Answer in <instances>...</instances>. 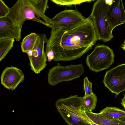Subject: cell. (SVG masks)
<instances>
[{
  "instance_id": "e0dca14e",
  "label": "cell",
  "mask_w": 125,
  "mask_h": 125,
  "mask_svg": "<svg viewBox=\"0 0 125 125\" xmlns=\"http://www.w3.org/2000/svg\"><path fill=\"white\" fill-rule=\"evenodd\" d=\"M84 97L83 108L85 112L92 111L94 110L96 106L97 97L93 93V94Z\"/></svg>"
},
{
  "instance_id": "ac0fdd59",
  "label": "cell",
  "mask_w": 125,
  "mask_h": 125,
  "mask_svg": "<svg viewBox=\"0 0 125 125\" xmlns=\"http://www.w3.org/2000/svg\"><path fill=\"white\" fill-rule=\"evenodd\" d=\"M52 2L59 5H79L83 3L90 2L93 0H51Z\"/></svg>"
},
{
  "instance_id": "ba28073f",
  "label": "cell",
  "mask_w": 125,
  "mask_h": 125,
  "mask_svg": "<svg viewBox=\"0 0 125 125\" xmlns=\"http://www.w3.org/2000/svg\"><path fill=\"white\" fill-rule=\"evenodd\" d=\"M103 83L109 90L116 97L125 91V63L119 65L107 71Z\"/></svg>"
},
{
  "instance_id": "7402d4cb",
  "label": "cell",
  "mask_w": 125,
  "mask_h": 125,
  "mask_svg": "<svg viewBox=\"0 0 125 125\" xmlns=\"http://www.w3.org/2000/svg\"><path fill=\"white\" fill-rule=\"evenodd\" d=\"M121 104L125 109V94L124 95V98L122 99Z\"/></svg>"
},
{
  "instance_id": "d4e9b609",
  "label": "cell",
  "mask_w": 125,
  "mask_h": 125,
  "mask_svg": "<svg viewBox=\"0 0 125 125\" xmlns=\"http://www.w3.org/2000/svg\"><path fill=\"white\" fill-rule=\"evenodd\" d=\"M123 43L125 44V39Z\"/></svg>"
},
{
  "instance_id": "8fae6325",
  "label": "cell",
  "mask_w": 125,
  "mask_h": 125,
  "mask_svg": "<svg viewBox=\"0 0 125 125\" xmlns=\"http://www.w3.org/2000/svg\"><path fill=\"white\" fill-rule=\"evenodd\" d=\"M107 21L112 31L117 26L125 23V10L121 0H113L106 13Z\"/></svg>"
},
{
  "instance_id": "52a82bcc",
  "label": "cell",
  "mask_w": 125,
  "mask_h": 125,
  "mask_svg": "<svg viewBox=\"0 0 125 125\" xmlns=\"http://www.w3.org/2000/svg\"><path fill=\"white\" fill-rule=\"evenodd\" d=\"M47 40L45 34L38 35L34 46L27 53L31 69L36 74L40 73L47 66V58L44 46Z\"/></svg>"
},
{
  "instance_id": "2e32d148",
  "label": "cell",
  "mask_w": 125,
  "mask_h": 125,
  "mask_svg": "<svg viewBox=\"0 0 125 125\" xmlns=\"http://www.w3.org/2000/svg\"><path fill=\"white\" fill-rule=\"evenodd\" d=\"M38 35L36 33H31L26 36L21 43L22 52L26 53L33 47Z\"/></svg>"
},
{
  "instance_id": "8992f818",
  "label": "cell",
  "mask_w": 125,
  "mask_h": 125,
  "mask_svg": "<svg viewBox=\"0 0 125 125\" xmlns=\"http://www.w3.org/2000/svg\"><path fill=\"white\" fill-rule=\"evenodd\" d=\"M84 72L81 64L64 66L58 64L50 69L47 76L48 83L54 86L59 83L72 80L80 77Z\"/></svg>"
},
{
  "instance_id": "4fadbf2b",
  "label": "cell",
  "mask_w": 125,
  "mask_h": 125,
  "mask_svg": "<svg viewBox=\"0 0 125 125\" xmlns=\"http://www.w3.org/2000/svg\"><path fill=\"white\" fill-rule=\"evenodd\" d=\"M85 112L93 122L98 125H125V122L119 119L112 120L103 116L99 113H95L91 111Z\"/></svg>"
},
{
  "instance_id": "30bf717a",
  "label": "cell",
  "mask_w": 125,
  "mask_h": 125,
  "mask_svg": "<svg viewBox=\"0 0 125 125\" xmlns=\"http://www.w3.org/2000/svg\"><path fill=\"white\" fill-rule=\"evenodd\" d=\"M22 71L16 67H7L3 71L0 77L1 84L4 87L13 91L24 80Z\"/></svg>"
},
{
  "instance_id": "603a6c76",
  "label": "cell",
  "mask_w": 125,
  "mask_h": 125,
  "mask_svg": "<svg viewBox=\"0 0 125 125\" xmlns=\"http://www.w3.org/2000/svg\"><path fill=\"white\" fill-rule=\"evenodd\" d=\"M121 47L125 51V44H122L121 46Z\"/></svg>"
},
{
  "instance_id": "d6986e66",
  "label": "cell",
  "mask_w": 125,
  "mask_h": 125,
  "mask_svg": "<svg viewBox=\"0 0 125 125\" xmlns=\"http://www.w3.org/2000/svg\"><path fill=\"white\" fill-rule=\"evenodd\" d=\"M83 86L85 94L84 96H87L93 93L92 83L89 81L87 76L83 79Z\"/></svg>"
},
{
  "instance_id": "6da1fadb",
  "label": "cell",
  "mask_w": 125,
  "mask_h": 125,
  "mask_svg": "<svg viewBox=\"0 0 125 125\" xmlns=\"http://www.w3.org/2000/svg\"><path fill=\"white\" fill-rule=\"evenodd\" d=\"M98 40L90 16L69 28L51 29L46 43L47 60L67 61L78 59L91 49Z\"/></svg>"
},
{
  "instance_id": "cb8c5ba5",
  "label": "cell",
  "mask_w": 125,
  "mask_h": 125,
  "mask_svg": "<svg viewBox=\"0 0 125 125\" xmlns=\"http://www.w3.org/2000/svg\"><path fill=\"white\" fill-rule=\"evenodd\" d=\"M119 120H121L124 121V122H125V116L123 117L122 118L120 119H119Z\"/></svg>"
},
{
  "instance_id": "5b68a950",
  "label": "cell",
  "mask_w": 125,
  "mask_h": 125,
  "mask_svg": "<svg viewBox=\"0 0 125 125\" xmlns=\"http://www.w3.org/2000/svg\"><path fill=\"white\" fill-rule=\"evenodd\" d=\"M114 56L113 51L108 46L98 45L87 56L86 62L90 70L99 72L109 68L114 63Z\"/></svg>"
},
{
  "instance_id": "7c38bea8",
  "label": "cell",
  "mask_w": 125,
  "mask_h": 125,
  "mask_svg": "<svg viewBox=\"0 0 125 125\" xmlns=\"http://www.w3.org/2000/svg\"><path fill=\"white\" fill-rule=\"evenodd\" d=\"M22 28L13 24L6 17L0 18V39L11 38L19 41L21 39Z\"/></svg>"
},
{
  "instance_id": "3957f363",
  "label": "cell",
  "mask_w": 125,
  "mask_h": 125,
  "mask_svg": "<svg viewBox=\"0 0 125 125\" xmlns=\"http://www.w3.org/2000/svg\"><path fill=\"white\" fill-rule=\"evenodd\" d=\"M84 99V96L73 95L56 101L58 111L69 125H89L83 115Z\"/></svg>"
},
{
  "instance_id": "ffe728a7",
  "label": "cell",
  "mask_w": 125,
  "mask_h": 125,
  "mask_svg": "<svg viewBox=\"0 0 125 125\" xmlns=\"http://www.w3.org/2000/svg\"><path fill=\"white\" fill-rule=\"evenodd\" d=\"M37 6L41 12L44 14L46 10L48 0H31Z\"/></svg>"
},
{
  "instance_id": "9a60e30c",
  "label": "cell",
  "mask_w": 125,
  "mask_h": 125,
  "mask_svg": "<svg viewBox=\"0 0 125 125\" xmlns=\"http://www.w3.org/2000/svg\"><path fill=\"white\" fill-rule=\"evenodd\" d=\"M15 40L11 38L0 39V61L6 56L13 46Z\"/></svg>"
},
{
  "instance_id": "9c48e42d",
  "label": "cell",
  "mask_w": 125,
  "mask_h": 125,
  "mask_svg": "<svg viewBox=\"0 0 125 125\" xmlns=\"http://www.w3.org/2000/svg\"><path fill=\"white\" fill-rule=\"evenodd\" d=\"M86 18L76 10H65L51 19V29H67L81 23Z\"/></svg>"
},
{
  "instance_id": "44dd1931",
  "label": "cell",
  "mask_w": 125,
  "mask_h": 125,
  "mask_svg": "<svg viewBox=\"0 0 125 125\" xmlns=\"http://www.w3.org/2000/svg\"><path fill=\"white\" fill-rule=\"evenodd\" d=\"M10 10L9 8L2 0H0V18L6 17Z\"/></svg>"
},
{
  "instance_id": "277c9868",
  "label": "cell",
  "mask_w": 125,
  "mask_h": 125,
  "mask_svg": "<svg viewBox=\"0 0 125 125\" xmlns=\"http://www.w3.org/2000/svg\"><path fill=\"white\" fill-rule=\"evenodd\" d=\"M109 5L105 0H98L94 3L89 16L92 20L98 40L106 42L113 37V31L108 22L106 13Z\"/></svg>"
},
{
  "instance_id": "5bb4252c",
  "label": "cell",
  "mask_w": 125,
  "mask_h": 125,
  "mask_svg": "<svg viewBox=\"0 0 125 125\" xmlns=\"http://www.w3.org/2000/svg\"><path fill=\"white\" fill-rule=\"evenodd\" d=\"M99 114L103 116L112 120H119L125 116V111L115 107H106L101 110Z\"/></svg>"
},
{
  "instance_id": "7a4b0ae2",
  "label": "cell",
  "mask_w": 125,
  "mask_h": 125,
  "mask_svg": "<svg viewBox=\"0 0 125 125\" xmlns=\"http://www.w3.org/2000/svg\"><path fill=\"white\" fill-rule=\"evenodd\" d=\"M15 25L22 27L26 20L34 21L51 28V19L42 13L31 0H18L6 17Z\"/></svg>"
}]
</instances>
